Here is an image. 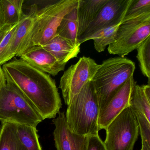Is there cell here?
<instances>
[{
	"instance_id": "e0dca14e",
	"label": "cell",
	"mask_w": 150,
	"mask_h": 150,
	"mask_svg": "<svg viewBox=\"0 0 150 150\" xmlns=\"http://www.w3.org/2000/svg\"><path fill=\"white\" fill-rule=\"evenodd\" d=\"M129 106L133 111L144 114L150 121V86L137 85L132 88L129 101Z\"/></svg>"
},
{
	"instance_id": "f546056e",
	"label": "cell",
	"mask_w": 150,
	"mask_h": 150,
	"mask_svg": "<svg viewBox=\"0 0 150 150\" xmlns=\"http://www.w3.org/2000/svg\"><path fill=\"white\" fill-rule=\"evenodd\" d=\"M5 25L3 23V19H2V16H1V13L0 11V31L3 29V28L5 27Z\"/></svg>"
},
{
	"instance_id": "6da1fadb",
	"label": "cell",
	"mask_w": 150,
	"mask_h": 150,
	"mask_svg": "<svg viewBox=\"0 0 150 150\" xmlns=\"http://www.w3.org/2000/svg\"><path fill=\"white\" fill-rule=\"evenodd\" d=\"M1 67L6 83L21 92L43 120L56 117L62 102L56 82L50 75L15 57Z\"/></svg>"
},
{
	"instance_id": "ac0fdd59",
	"label": "cell",
	"mask_w": 150,
	"mask_h": 150,
	"mask_svg": "<svg viewBox=\"0 0 150 150\" xmlns=\"http://www.w3.org/2000/svg\"><path fill=\"white\" fill-rule=\"evenodd\" d=\"M23 0H1L0 11L5 25L13 26L19 23L25 14L23 11Z\"/></svg>"
},
{
	"instance_id": "5b68a950",
	"label": "cell",
	"mask_w": 150,
	"mask_h": 150,
	"mask_svg": "<svg viewBox=\"0 0 150 150\" xmlns=\"http://www.w3.org/2000/svg\"><path fill=\"white\" fill-rule=\"evenodd\" d=\"M43 121L40 115L23 95L6 82L0 86V121L37 127Z\"/></svg>"
},
{
	"instance_id": "4fadbf2b",
	"label": "cell",
	"mask_w": 150,
	"mask_h": 150,
	"mask_svg": "<svg viewBox=\"0 0 150 150\" xmlns=\"http://www.w3.org/2000/svg\"><path fill=\"white\" fill-rule=\"evenodd\" d=\"M38 9L36 4L32 5L29 13L24 15L19 23L8 50L0 60L1 66L17 57L22 45L33 28Z\"/></svg>"
},
{
	"instance_id": "cb8c5ba5",
	"label": "cell",
	"mask_w": 150,
	"mask_h": 150,
	"mask_svg": "<svg viewBox=\"0 0 150 150\" xmlns=\"http://www.w3.org/2000/svg\"><path fill=\"white\" fill-rule=\"evenodd\" d=\"M133 112L138 124L142 142H146L150 145V121H148L145 115L141 112Z\"/></svg>"
},
{
	"instance_id": "5bb4252c",
	"label": "cell",
	"mask_w": 150,
	"mask_h": 150,
	"mask_svg": "<svg viewBox=\"0 0 150 150\" xmlns=\"http://www.w3.org/2000/svg\"><path fill=\"white\" fill-rule=\"evenodd\" d=\"M108 1V0H79L78 40Z\"/></svg>"
},
{
	"instance_id": "d6986e66",
	"label": "cell",
	"mask_w": 150,
	"mask_h": 150,
	"mask_svg": "<svg viewBox=\"0 0 150 150\" xmlns=\"http://www.w3.org/2000/svg\"><path fill=\"white\" fill-rule=\"evenodd\" d=\"M0 150H27L19 139L15 124L1 123L0 126Z\"/></svg>"
},
{
	"instance_id": "30bf717a",
	"label": "cell",
	"mask_w": 150,
	"mask_h": 150,
	"mask_svg": "<svg viewBox=\"0 0 150 150\" xmlns=\"http://www.w3.org/2000/svg\"><path fill=\"white\" fill-rule=\"evenodd\" d=\"M135 82L133 76L131 77L117 92L105 108L99 113L98 131L106 129L110 123L129 106L131 93Z\"/></svg>"
},
{
	"instance_id": "7a4b0ae2",
	"label": "cell",
	"mask_w": 150,
	"mask_h": 150,
	"mask_svg": "<svg viewBox=\"0 0 150 150\" xmlns=\"http://www.w3.org/2000/svg\"><path fill=\"white\" fill-rule=\"evenodd\" d=\"M135 69L133 61L122 57L108 59L100 64L92 80L100 112L123 85L133 76Z\"/></svg>"
},
{
	"instance_id": "3957f363",
	"label": "cell",
	"mask_w": 150,
	"mask_h": 150,
	"mask_svg": "<svg viewBox=\"0 0 150 150\" xmlns=\"http://www.w3.org/2000/svg\"><path fill=\"white\" fill-rule=\"evenodd\" d=\"M100 113L98 100L92 81L87 83L67 105L65 114L70 130L81 136L98 134Z\"/></svg>"
},
{
	"instance_id": "9c48e42d",
	"label": "cell",
	"mask_w": 150,
	"mask_h": 150,
	"mask_svg": "<svg viewBox=\"0 0 150 150\" xmlns=\"http://www.w3.org/2000/svg\"><path fill=\"white\" fill-rule=\"evenodd\" d=\"M131 0H108L78 40L79 44L105 28L121 24Z\"/></svg>"
},
{
	"instance_id": "44dd1931",
	"label": "cell",
	"mask_w": 150,
	"mask_h": 150,
	"mask_svg": "<svg viewBox=\"0 0 150 150\" xmlns=\"http://www.w3.org/2000/svg\"><path fill=\"white\" fill-rule=\"evenodd\" d=\"M120 24L110 26L98 31L89 37L87 41L93 40L96 50L98 52H103L107 46L115 42L117 31Z\"/></svg>"
},
{
	"instance_id": "2e32d148",
	"label": "cell",
	"mask_w": 150,
	"mask_h": 150,
	"mask_svg": "<svg viewBox=\"0 0 150 150\" xmlns=\"http://www.w3.org/2000/svg\"><path fill=\"white\" fill-rule=\"evenodd\" d=\"M78 5L64 16L57 30L56 35L64 38L74 46L80 47L78 38Z\"/></svg>"
},
{
	"instance_id": "8992f818",
	"label": "cell",
	"mask_w": 150,
	"mask_h": 150,
	"mask_svg": "<svg viewBox=\"0 0 150 150\" xmlns=\"http://www.w3.org/2000/svg\"><path fill=\"white\" fill-rule=\"evenodd\" d=\"M150 36V12L119 25L115 42L110 45L109 53L122 57L137 50L139 46Z\"/></svg>"
},
{
	"instance_id": "9a60e30c",
	"label": "cell",
	"mask_w": 150,
	"mask_h": 150,
	"mask_svg": "<svg viewBox=\"0 0 150 150\" xmlns=\"http://www.w3.org/2000/svg\"><path fill=\"white\" fill-rule=\"evenodd\" d=\"M42 47L51 54L59 63L66 65L72 59L77 57L80 52V47L74 46L57 35Z\"/></svg>"
},
{
	"instance_id": "8fae6325",
	"label": "cell",
	"mask_w": 150,
	"mask_h": 150,
	"mask_svg": "<svg viewBox=\"0 0 150 150\" xmlns=\"http://www.w3.org/2000/svg\"><path fill=\"white\" fill-rule=\"evenodd\" d=\"M58 114L52 120L55 126L53 136L57 150H84L87 137L71 131L67 126L64 112Z\"/></svg>"
},
{
	"instance_id": "ffe728a7",
	"label": "cell",
	"mask_w": 150,
	"mask_h": 150,
	"mask_svg": "<svg viewBox=\"0 0 150 150\" xmlns=\"http://www.w3.org/2000/svg\"><path fill=\"white\" fill-rule=\"evenodd\" d=\"M15 125L19 139L27 150H43L39 142L36 127Z\"/></svg>"
},
{
	"instance_id": "7402d4cb",
	"label": "cell",
	"mask_w": 150,
	"mask_h": 150,
	"mask_svg": "<svg viewBox=\"0 0 150 150\" xmlns=\"http://www.w3.org/2000/svg\"><path fill=\"white\" fill-rule=\"evenodd\" d=\"M137 58L142 74L148 78L150 84V36L148 37L137 49Z\"/></svg>"
},
{
	"instance_id": "4316f807",
	"label": "cell",
	"mask_w": 150,
	"mask_h": 150,
	"mask_svg": "<svg viewBox=\"0 0 150 150\" xmlns=\"http://www.w3.org/2000/svg\"><path fill=\"white\" fill-rule=\"evenodd\" d=\"M12 26H5L2 30L0 31V42L2 41L4 37L8 33Z\"/></svg>"
},
{
	"instance_id": "7c38bea8",
	"label": "cell",
	"mask_w": 150,
	"mask_h": 150,
	"mask_svg": "<svg viewBox=\"0 0 150 150\" xmlns=\"http://www.w3.org/2000/svg\"><path fill=\"white\" fill-rule=\"evenodd\" d=\"M19 57L33 67L53 76L64 71L66 66L58 62L42 46H33L23 52Z\"/></svg>"
},
{
	"instance_id": "603a6c76",
	"label": "cell",
	"mask_w": 150,
	"mask_h": 150,
	"mask_svg": "<svg viewBox=\"0 0 150 150\" xmlns=\"http://www.w3.org/2000/svg\"><path fill=\"white\" fill-rule=\"evenodd\" d=\"M149 12L150 0H131L122 22L134 19Z\"/></svg>"
},
{
	"instance_id": "ba28073f",
	"label": "cell",
	"mask_w": 150,
	"mask_h": 150,
	"mask_svg": "<svg viewBox=\"0 0 150 150\" xmlns=\"http://www.w3.org/2000/svg\"><path fill=\"white\" fill-rule=\"evenodd\" d=\"M99 66L100 64L93 59L83 57L65 71L59 88L61 89L65 104L68 105L83 87L92 81Z\"/></svg>"
},
{
	"instance_id": "83f0119b",
	"label": "cell",
	"mask_w": 150,
	"mask_h": 150,
	"mask_svg": "<svg viewBox=\"0 0 150 150\" xmlns=\"http://www.w3.org/2000/svg\"><path fill=\"white\" fill-rule=\"evenodd\" d=\"M141 150H150V145L146 142H142Z\"/></svg>"
},
{
	"instance_id": "f1b7e54d",
	"label": "cell",
	"mask_w": 150,
	"mask_h": 150,
	"mask_svg": "<svg viewBox=\"0 0 150 150\" xmlns=\"http://www.w3.org/2000/svg\"><path fill=\"white\" fill-rule=\"evenodd\" d=\"M4 78H5V76H4V73H3V70H2L1 66H0V86H1V82Z\"/></svg>"
},
{
	"instance_id": "52a82bcc",
	"label": "cell",
	"mask_w": 150,
	"mask_h": 150,
	"mask_svg": "<svg viewBox=\"0 0 150 150\" xmlns=\"http://www.w3.org/2000/svg\"><path fill=\"white\" fill-rule=\"evenodd\" d=\"M104 144L107 150H133L139 128L129 106L120 113L106 128Z\"/></svg>"
},
{
	"instance_id": "484cf974",
	"label": "cell",
	"mask_w": 150,
	"mask_h": 150,
	"mask_svg": "<svg viewBox=\"0 0 150 150\" xmlns=\"http://www.w3.org/2000/svg\"><path fill=\"white\" fill-rule=\"evenodd\" d=\"M84 150H107L99 135L87 137Z\"/></svg>"
},
{
	"instance_id": "277c9868",
	"label": "cell",
	"mask_w": 150,
	"mask_h": 150,
	"mask_svg": "<svg viewBox=\"0 0 150 150\" xmlns=\"http://www.w3.org/2000/svg\"><path fill=\"white\" fill-rule=\"evenodd\" d=\"M79 0H60L38 9L35 21L19 51L20 57L33 46H42L56 36L64 16L78 6Z\"/></svg>"
},
{
	"instance_id": "d4e9b609",
	"label": "cell",
	"mask_w": 150,
	"mask_h": 150,
	"mask_svg": "<svg viewBox=\"0 0 150 150\" xmlns=\"http://www.w3.org/2000/svg\"><path fill=\"white\" fill-rule=\"evenodd\" d=\"M19 23L11 27L9 31L0 42V60H1V59L8 50L14 34Z\"/></svg>"
}]
</instances>
